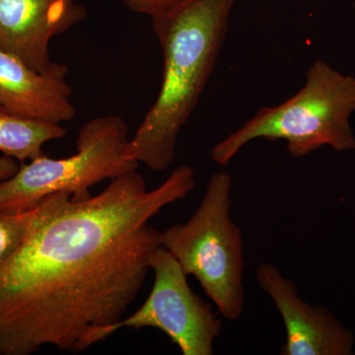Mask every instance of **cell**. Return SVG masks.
Here are the masks:
<instances>
[{
    "label": "cell",
    "mask_w": 355,
    "mask_h": 355,
    "mask_svg": "<svg viewBox=\"0 0 355 355\" xmlns=\"http://www.w3.org/2000/svg\"><path fill=\"white\" fill-rule=\"evenodd\" d=\"M195 187L190 166L150 191L132 171L94 197L65 198L40 218L0 263V355L44 347L79 354L110 338L162 247L149 221Z\"/></svg>",
    "instance_id": "obj_1"
},
{
    "label": "cell",
    "mask_w": 355,
    "mask_h": 355,
    "mask_svg": "<svg viewBox=\"0 0 355 355\" xmlns=\"http://www.w3.org/2000/svg\"><path fill=\"white\" fill-rule=\"evenodd\" d=\"M235 1L186 0L151 17L163 53L162 83L128 153L153 171L174 162L178 137L216 67Z\"/></svg>",
    "instance_id": "obj_2"
},
{
    "label": "cell",
    "mask_w": 355,
    "mask_h": 355,
    "mask_svg": "<svg viewBox=\"0 0 355 355\" xmlns=\"http://www.w3.org/2000/svg\"><path fill=\"white\" fill-rule=\"evenodd\" d=\"M355 111V77L345 76L317 60L308 69L304 86L286 102L261 108L239 130L217 142L212 160L227 165L249 142L258 139L286 140L293 157L309 155L328 146L354 150L349 119Z\"/></svg>",
    "instance_id": "obj_3"
},
{
    "label": "cell",
    "mask_w": 355,
    "mask_h": 355,
    "mask_svg": "<svg viewBox=\"0 0 355 355\" xmlns=\"http://www.w3.org/2000/svg\"><path fill=\"white\" fill-rule=\"evenodd\" d=\"M232 187L227 173L212 175L190 219L161 235L162 246L198 279L219 314L237 321L246 307V291L242 231L231 214Z\"/></svg>",
    "instance_id": "obj_4"
},
{
    "label": "cell",
    "mask_w": 355,
    "mask_h": 355,
    "mask_svg": "<svg viewBox=\"0 0 355 355\" xmlns=\"http://www.w3.org/2000/svg\"><path fill=\"white\" fill-rule=\"evenodd\" d=\"M130 139L127 121L120 116L87 121L77 135L76 154L62 159L44 154L21 163L12 177L0 182V214L33 209L57 193L85 200L96 184L137 171L139 163L128 153Z\"/></svg>",
    "instance_id": "obj_5"
},
{
    "label": "cell",
    "mask_w": 355,
    "mask_h": 355,
    "mask_svg": "<svg viewBox=\"0 0 355 355\" xmlns=\"http://www.w3.org/2000/svg\"><path fill=\"white\" fill-rule=\"evenodd\" d=\"M153 289L146 302L112 329L153 328L164 333L183 355L214 354V343L222 336L223 323L212 306L195 293L188 275L164 247L151 257Z\"/></svg>",
    "instance_id": "obj_6"
},
{
    "label": "cell",
    "mask_w": 355,
    "mask_h": 355,
    "mask_svg": "<svg viewBox=\"0 0 355 355\" xmlns=\"http://www.w3.org/2000/svg\"><path fill=\"white\" fill-rule=\"evenodd\" d=\"M256 279L270 296L286 327L282 355H349L354 336L323 306L306 302L293 280L272 263H261Z\"/></svg>",
    "instance_id": "obj_7"
},
{
    "label": "cell",
    "mask_w": 355,
    "mask_h": 355,
    "mask_svg": "<svg viewBox=\"0 0 355 355\" xmlns=\"http://www.w3.org/2000/svg\"><path fill=\"white\" fill-rule=\"evenodd\" d=\"M86 15L76 0H0V50L36 71H50L58 64L51 60V39Z\"/></svg>",
    "instance_id": "obj_8"
},
{
    "label": "cell",
    "mask_w": 355,
    "mask_h": 355,
    "mask_svg": "<svg viewBox=\"0 0 355 355\" xmlns=\"http://www.w3.org/2000/svg\"><path fill=\"white\" fill-rule=\"evenodd\" d=\"M67 74L65 64L39 72L0 50V109L30 120L55 123L71 121L76 108Z\"/></svg>",
    "instance_id": "obj_9"
},
{
    "label": "cell",
    "mask_w": 355,
    "mask_h": 355,
    "mask_svg": "<svg viewBox=\"0 0 355 355\" xmlns=\"http://www.w3.org/2000/svg\"><path fill=\"white\" fill-rule=\"evenodd\" d=\"M65 133L60 123L30 120L0 109V153L18 162L44 155V144L62 139Z\"/></svg>",
    "instance_id": "obj_10"
},
{
    "label": "cell",
    "mask_w": 355,
    "mask_h": 355,
    "mask_svg": "<svg viewBox=\"0 0 355 355\" xmlns=\"http://www.w3.org/2000/svg\"><path fill=\"white\" fill-rule=\"evenodd\" d=\"M67 197L69 195L67 193H53L33 209L15 214H0V263L18 249L40 218Z\"/></svg>",
    "instance_id": "obj_11"
},
{
    "label": "cell",
    "mask_w": 355,
    "mask_h": 355,
    "mask_svg": "<svg viewBox=\"0 0 355 355\" xmlns=\"http://www.w3.org/2000/svg\"><path fill=\"white\" fill-rule=\"evenodd\" d=\"M186 0H121L123 6L135 13L153 16L165 12Z\"/></svg>",
    "instance_id": "obj_12"
},
{
    "label": "cell",
    "mask_w": 355,
    "mask_h": 355,
    "mask_svg": "<svg viewBox=\"0 0 355 355\" xmlns=\"http://www.w3.org/2000/svg\"><path fill=\"white\" fill-rule=\"evenodd\" d=\"M19 169L18 161L10 156H0V182L6 181Z\"/></svg>",
    "instance_id": "obj_13"
}]
</instances>
